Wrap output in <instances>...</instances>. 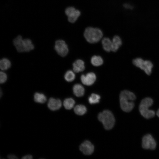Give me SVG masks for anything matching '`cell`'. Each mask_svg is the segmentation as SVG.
<instances>
[{
	"mask_svg": "<svg viewBox=\"0 0 159 159\" xmlns=\"http://www.w3.org/2000/svg\"><path fill=\"white\" fill-rule=\"evenodd\" d=\"M136 97L134 94L130 91H122L120 95V106L122 110L126 112L131 111L134 106V101Z\"/></svg>",
	"mask_w": 159,
	"mask_h": 159,
	"instance_id": "cell-1",
	"label": "cell"
},
{
	"mask_svg": "<svg viewBox=\"0 0 159 159\" xmlns=\"http://www.w3.org/2000/svg\"><path fill=\"white\" fill-rule=\"evenodd\" d=\"M84 36L86 40L90 43H95L99 42L102 38L103 33L99 28L89 26L84 31Z\"/></svg>",
	"mask_w": 159,
	"mask_h": 159,
	"instance_id": "cell-2",
	"label": "cell"
},
{
	"mask_svg": "<svg viewBox=\"0 0 159 159\" xmlns=\"http://www.w3.org/2000/svg\"><path fill=\"white\" fill-rule=\"evenodd\" d=\"M153 103V99L150 97L145 98L141 101L139 106V110L141 115L145 118H150L155 115V112L149 109Z\"/></svg>",
	"mask_w": 159,
	"mask_h": 159,
	"instance_id": "cell-3",
	"label": "cell"
},
{
	"mask_svg": "<svg viewBox=\"0 0 159 159\" xmlns=\"http://www.w3.org/2000/svg\"><path fill=\"white\" fill-rule=\"evenodd\" d=\"M97 117L106 130H110L114 126L115 118L113 115L110 111L105 110L100 112L98 115Z\"/></svg>",
	"mask_w": 159,
	"mask_h": 159,
	"instance_id": "cell-4",
	"label": "cell"
},
{
	"mask_svg": "<svg viewBox=\"0 0 159 159\" xmlns=\"http://www.w3.org/2000/svg\"><path fill=\"white\" fill-rule=\"evenodd\" d=\"M133 64L135 66L143 70L148 75L151 74L153 64L148 60H144L140 58H137L132 60Z\"/></svg>",
	"mask_w": 159,
	"mask_h": 159,
	"instance_id": "cell-5",
	"label": "cell"
},
{
	"mask_svg": "<svg viewBox=\"0 0 159 159\" xmlns=\"http://www.w3.org/2000/svg\"><path fill=\"white\" fill-rule=\"evenodd\" d=\"M64 12L67 17L68 21L72 23H74L81 14V12L79 10L72 6L67 7Z\"/></svg>",
	"mask_w": 159,
	"mask_h": 159,
	"instance_id": "cell-6",
	"label": "cell"
},
{
	"mask_svg": "<svg viewBox=\"0 0 159 159\" xmlns=\"http://www.w3.org/2000/svg\"><path fill=\"white\" fill-rule=\"evenodd\" d=\"M54 49L57 54L60 56H65L68 52V46L63 40L59 39L55 42Z\"/></svg>",
	"mask_w": 159,
	"mask_h": 159,
	"instance_id": "cell-7",
	"label": "cell"
},
{
	"mask_svg": "<svg viewBox=\"0 0 159 159\" xmlns=\"http://www.w3.org/2000/svg\"><path fill=\"white\" fill-rule=\"evenodd\" d=\"M156 142L150 134L145 135L142 138V146L145 149L154 150L156 147Z\"/></svg>",
	"mask_w": 159,
	"mask_h": 159,
	"instance_id": "cell-8",
	"label": "cell"
},
{
	"mask_svg": "<svg viewBox=\"0 0 159 159\" xmlns=\"http://www.w3.org/2000/svg\"><path fill=\"white\" fill-rule=\"evenodd\" d=\"M96 79L95 74L92 72L88 73L85 75L82 74L80 77L82 83L84 85L87 86H90L93 84Z\"/></svg>",
	"mask_w": 159,
	"mask_h": 159,
	"instance_id": "cell-9",
	"label": "cell"
},
{
	"mask_svg": "<svg viewBox=\"0 0 159 159\" xmlns=\"http://www.w3.org/2000/svg\"><path fill=\"white\" fill-rule=\"evenodd\" d=\"M93 145L89 141L86 140L82 143L80 146V150L85 155H89L94 152Z\"/></svg>",
	"mask_w": 159,
	"mask_h": 159,
	"instance_id": "cell-10",
	"label": "cell"
},
{
	"mask_svg": "<svg viewBox=\"0 0 159 159\" xmlns=\"http://www.w3.org/2000/svg\"><path fill=\"white\" fill-rule=\"evenodd\" d=\"M47 106L50 110L55 111L61 108L62 106V102L59 99L51 97L49 99L48 101Z\"/></svg>",
	"mask_w": 159,
	"mask_h": 159,
	"instance_id": "cell-11",
	"label": "cell"
},
{
	"mask_svg": "<svg viewBox=\"0 0 159 159\" xmlns=\"http://www.w3.org/2000/svg\"><path fill=\"white\" fill-rule=\"evenodd\" d=\"M23 39L20 35L17 36L13 40V43L17 50L19 52H24L23 45Z\"/></svg>",
	"mask_w": 159,
	"mask_h": 159,
	"instance_id": "cell-12",
	"label": "cell"
},
{
	"mask_svg": "<svg viewBox=\"0 0 159 159\" xmlns=\"http://www.w3.org/2000/svg\"><path fill=\"white\" fill-rule=\"evenodd\" d=\"M73 70L76 73L84 71L85 69V64L84 61L81 59H77L73 63Z\"/></svg>",
	"mask_w": 159,
	"mask_h": 159,
	"instance_id": "cell-13",
	"label": "cell"
},
{
	"mask_svg": "<svg viewBox=\"0 0 159 159\" xmlns=\"http://www.w3.org/2000/svg\"><path fill=\"white\" fill-rule=\"evenodd\" d=\"M102 43L103 48L105 51L108 52L112 51V42L109 38L107 37L103 38L102 40Z\"/></svg>",
	"mask_w": 159,
	"mask_h": 159,
	"instance_id": "cell-14",
	"label": "cell"
},
{
	"mask_svg": "<svg viewBox=\"0 0 159 159\" xmlns=\"http://www.w3.org/2000/svg\"><path fill=\"white\" fill-rule=\"evenodd\" d=\"M73 91L74 94L77 97L83 96L85 93V89L81 84H77L74 85L73 87Z\"/></svg>",
	"mask_w": 159,
	"mask_h": 159,
	"instance_id": "cell-15",
	"label": "cell"
},
{
	"mask_svg": "<svg viewBox=\"0 0 159 159\" xmlns=\"http://www.w3.org/2000/svg\"><path fill=\"white\" fill-rule=\"evenodd\" d=\"M112 51L115 52L117 51L122 44V40L118 35L115 36L112 40Z\"/></svg>",
	"mask_w": 159,
	"mask_h": 159,
	"instance_id": "cell-16",
	"label": "cell"
},
{
	"mask_svg": "<svg viewBox=\"0 0 159 159\" xmlns=\"http://www.w3.org/2000/svg\"><path fill=\"white\" fill-rule=\"evenodd\" d=\"M23 47L24 52H29L34 48V46L31 40L29 39H23Z\"/></svg>",
	"mask_w": 159,
	"mask_h": 159,
	"instance_id": "cell-17",
	"label": "cell"
},
{
	"mask_svg": "<svg viewBox=\"0 0 159 159\" xmlns=\"http://www.w3.org/2000/svg\"><path fill=\"white\" fill-rule=\"evenodd\" d=\"M35 102L40 103H43L47 101V98L44 95L39 92L35 93L34 96Z\"/></svg>",
	"mask_w": 159,
	"mask_h": 159,
	"instance_id": "cell-18",
	"label": "cell"
},
{
	"mask_svg": "<svg viewBox=\"0 0 159 159\" xmlns=\"http://www.w3.org/2000/svg\"><path fill=\"white\" fill-rule=\"evenodd\" d=\"M92 64L95 66H99L102 65L103 62L102 58L100 56L94 55L91 59Z\"/></svg>",
	"mask_w": 159,
	"mask_h": 159,
	"instance_id": "cell-19",
	"label": "cell"
},
{
	"mask_svg": "<svg viewBox=\"0 0 159 159\" xmlns=\"http://www.w3.org/2000/svg\"><path fill=\"white\" fill-rule=\"evenodd\" d=\"M87 110L86 107L84 105H77L74 108V112L76 114L80 115L85 114Z\"/></svg>",
	"mask_w": 159,
	"mask_h": 159,
	"instance_id": "cell-20",
	"label": "cell"
},
{
	"mask_svg": "<svg viewBox=\"0 0 159 159\" xmlns=\"http://www.w3.org/2000/svg\"><path fill=\"white\" fill-rule=\"evenodd\" d=\"M11 63L10 61L6 58H3L0 61V68L1 70H5L10 67Z\"/></svg>",
	"mask_w": 159,
	"mask_h": 159,
	"instance_id": "cell-21",
	"label": "cell"
},
{
	"mask_svg": "<svg viewBox=\"0 0 159 159\" xmlns=\"http://www.w3.org/2000/svg\"><path fill=\"white\" fill-rule=\"evenodd\" d=\"M75 103V102L73 98H68L64 100L63 102V105L66 109L70 110L73 107Z\"/></svg>",
	"mask_w": 159,
	"mask_h": 159,
	"instance_id": "cell-22",
	"label": "cell"
},
{
	"mask_svg": "<svg viewBox=\"0 0 159 159\" xmlns=\"http://www.w3.org/2000/svg\"><path fill=\"white\" fill-rule=\"evenodd\" d=\"M100 96L97 94L92 93L88 99L89 103L91 104H95L99 102Z\"/></svg>",
	"mask_w": 159,
	"mask_h": 159,
	"instance_id": "cell-23",
	"label": "cell"
},
{
	"mask_svg": "<svg viewBox=\"0 0 159 159\" xmlns=\"http://www.w3.org/2000/svg\"><path fill=\"white\" fill-rule=\"evenodd\" d=\"M75 74L72 71L69 70L65 73L64 78L67 82H71L73 81L75 78Z\"/></svg>",
	"mask_w": 159,
	"mask_h": 159,
	"instance_id": "cell-24",
	"label": "cell"
},
{
	"mask_svg": "<svg viewBox=\"0 0 159 159\" xmlns=\"http://www.w3.org/2000/svg\"><path fill=\"white\" fill-rule=\"evenodd\" d=\"M7 74L4 72H0V82L1 84L4 83L7 80Z\"/></svg>",
	"mask_w": 159,
	"mask_h": 159,
	"instance_id": "cell-25",
	"label": "cell"
},
{
	"mask_svg": "<svg viewBox=\"0 0 159 159\" xmlns=\"http://www.w3.org/2000/svg\"><path fill=\"white\" fill-rule=\"evenodd\" d=\"M33 158L32 156L30 155H28L23 156L22 158L23 159H32Z\"/></svg>",
	"mask_w": 159,
	"mask_h": 159,
	"instance_id": "cell-26",
	"label": "cell"
},
{
	"mask_svg": "<svg viewBox=\"0 0 159 159\" xmlns=\"http://www.w3.org/2000/svg\"><path fill=\"white\" fill-rule=\"evenodd\" d=\"M7 157L8 158L10 159H18V158L16 156L12 154L9 155H8Z\"/></svg>",
	"mask_w": 159,
	"mask_h": 159,
	"instance_id": "cell-27",
	"label": "cell"
},
{
	"mask_svg": "<svg viewBox=\"0 0 159 159\" xmlns=\"http://www.w3.org/2000/svg\"><path fill=\"white\" fill-rule=\"evenodd\" d=\"M123 6L125 8L131 9L132 7L130 4H125L123 5Z\"/></svg>",
	"mask_w": 159,
	"mask_h": 159,
	"instance_id": "cell-28",
	"label": "cell"
},
{
	"mask_svg": "<svg viewBox=\"0 0 159 159\" xmlns=\"http://www.w3.org/2000/svg\"><path fill=\"white\" fill-rule=\"evenodd\" d=\"M156 115L159 117V109L157 110L156 112Z\"/></svg>",
	"mask_w": 159,
	"mask_h": 159,
	"instance_id": "cell-29",
	"label": "cell"
}]
</instances>
